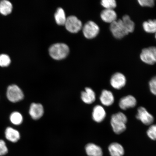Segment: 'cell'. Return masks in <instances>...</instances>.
<instances>
[{
	"instance_id": "8",
	"label": "cell",
	"mask_w": 156,
	"mask_h": 156,
	"mask_svg": "<svg viewBox=\"0 0 156 156\" xmlns=\"http://www.w3.org/2000/svg\"><path fill=\"white\" fill-rule=\"evenodd\" d=\"M136 118L146 126L151 125L154 121L153 116L143 107H140L138 108Z\"/></svg>"
},
{
	"instance_id": "9",
	"label": "cell",
	"mask_w": 156,
	"mask_h": 156,
	"mask_svg": "<svg viewBox=\"0 0 156 156\" xmlns=\"http://www.w3.org/2000/svg\"><path fill=\"white\" fill-rule=\"evenodd\" d=\"M5 140L11 143H16L21 138V134L19 130L12 126H9L5 131Z\"/></svg>"
},
{
	"instance_id": "20",
	"label": "cell",
	"mask_w": 156,
	"mask_h": 156,
	"mask_svg": "<svg viewBox=\"0 0 156 156\" xmlns=\"http://www.w3.org/2000/svg\"><path fill=\"white\" fill-rule=\"evenodd\" d=\"M13 5L10 2L7 0L0 1V13L4 16L11 14L12 12Z\"/></svg>"
},
{
	"instance_id": "15",
	"label": "cell",
	"mask_w": 156,
	"mask_h": 156,
	"mask_svg": "<svg viewBox=\"0 0 156 156\" xmlns=\"http://www.w3.org/2000/svg\"><path fill=\"white\" fill-rule=\"evenodd\" d=\"M85 151L88 156H103V152L100 146L93 143L87 144Z\"/></svg>"
},
{
	"instance_id": "19",
	"label": "cell",
	"mask_w": 156,
	"mask_h": 156,
	"mask_svg": "<svg viewBox=\"0 0 156 156\" xmlns=\"http://www.w3.org/2000/svg\"><path fill=\"white\" fill-rule=\"evenodd\" d=\"M9 119L13 127L21 125L24 120L22 114L17 111H14L11 112L9 115Z\"/></svg>"
},
{
	"instance_id": "3",
	"label": "cell",
	"mask_w": 156,
	"mask_h": 156,
	"mask_svg": "<svg viewBox=\"0 0 156 156\" xmlns=\"http://www.w3.org/2000/svg\"><path fill=\"white\" fill-rule=\"evenodd\" d=\"M69 49L67 44L63 43H57L52 45L49 49L51 57L56 60L63 59L69 53Z\"/></svg>"
},
{
	"instance_id": "10",
	"label": "cell",
	"mask_w": 156,
	"mask_h": 156,
	"mask_svg": "<svg viewBox=\"0 0 156 156\" xmlns=\"http://www.w3.org/2000/svg\"><path fill=\"white\" fill-rule=\"evenodd\" d=\"M126 79L124 75L120 73H116L111 78L110 83L112 87L116 89H120L126 85Z\"/></svg>"
},
{
	"instance_id": "5",
	"label": "cell",
	"mask_w": 156,
	"mask_h": 156,
	"mask_svg": "<svg viewBox=\"0 0 156 156\" xmlns=\"http://www.w3.org/2000/svg\"><path fill=\"white\" fill-rule=\"evenodd\" d=\"M140 57L144 63L153 65L156 63V47L151 46L143 49Z\"/></svg>"
},
{
	"instance_id": "18",
	"label": "cell",
	"mask_w": 156,
	"mask_h": 156,
	"mask_svg": "<svg viewBox=\"0 0 156 156\" xmlns=\"http://www.w3.org/2000/svg\"><path fill=\"white\" fill-rule=\"evenodd\" d=\"M81 99L83 102L87 104H91L96 99L95 93L90 88H86L85 91L81 93Z\"/></svg>"
},
{
	"instance_id": "12",
	"label": "cell",
	"mask_w": 156,
	"mask_h": 156,
	"mask_svg": "<svg viewBox=\"0 0 156 156\" xmlns=\"http://www.w3.org/2000/svg\"><path fill=\"white\" fill-rule=\"evenodd\" d=\"M136 104V101L135 97L131 95L122 97L119 102V106L123 110L133 108Z\"/></svg>"
},
{
	"instance_id": "4",
	"label": "cell",
	"mask_w": 156,
	"mask_h": 156,
	"mask_svg": "<svg viewBox=\"0 0 156 156\" xmlns=\"http://www.w3.org/2000/svg\"><path fill=\"white\" fill-rule=\"evenodd\" d=\"M110 29L113 36L117 39H121L129 34L122 19H119L111 23Z\"/></svg>"
},
{
	"instance_id": "22",
	"label": "cell",
	"mask_w": 156,
	"mask_h": 156,
	"mask_svg": "<svg viewBox=\"0 0 156 156\" xmlns=\"http://www.w3.org/2000/svg\"><path fill=\"white\" fill-rule=\"evenodd\" d=\"M143 27L146 32L150 34L156 33V20H149L143 23Z\"/></svg>"
},
{
	"instance_id": "1",
	"label": "cell",
	"mask_w": 156,
	"mask_h": 156,
	"mask_svg": "<svg viewBox=\"0 0 156 156\" xmlns=\"http://www.w3.org/2000/svg\"><path fill=\"white\" fill-rule=\"evenodd\" d=\"M127 122V118L123 113L119 112L113 115L111 118V124L115 133L119 134L125 131Z\"/></svg>"
},
{
	"instance_id": "30",
	"label": "cell",
	"mask_w": 156,
	"mask_h": 156,
	"mask_svg": "<svg viewBox=\"0 0 156 156\" xmlns=\"http://www.w3.org/2000/svg\"><path fill=\"white\" fill-rule=\"evenodd\" d=\"M155 38L156 39V33H155Z\"/></svg>"
},
{
	"instance_id": "28",
	"label": "cell",
	"mask_w": 156,
	"mask_h": 156,
	"mask_svg": "<svg viewBox=\"0 0 156 156\" xmlns=\"http://www.w3.org/2000/svg\"><path fill=\"white\" fill-rule=\"evenodd\" d=\"M138 3L142 7H153L155 5L154 0H139Z\"/></svg>"
},
{
	"instance_id": "14",
	"label": "cell",
	"mask_w": 156,
	"mask_h": 156,
	"mask_svg": "<svg viewBox=\"0 0 156 156\" xmlns=\"http://www.w3.org/2000/svg\"><path fill=\"white\" fill-rule=\"evenodd\" d=\"M101 17L104 22L111 24L116 20L117 15L114 9H105L101 12Z\"/></svg>"
},
{
	"instance_id": "21",
	"label": "cell",
	"mask_w": 156,
	"mask_h": 156,
	"mask_svg": "<svg viewBox=\"0 0 156 156\" xmlns=\"http://www.w3.org/2000/svg\"><path fill=\"white\" fill-rule=\"evenodd\" d=\"M67 18L64 10L61 8H58L55 14V19L56 23L59 25H64Z\"/></svg>"
},
{
	"instance_id": "24",
	"label": "cell",
	"mask_w": 156,
	"mask_h": 156,
	"mask_svg": "<svg viewBox=\"0 0 156 156\" xmlns=\"http://www.w3.org/2000/svg\"><path fill=\"white\" fill-rule=\"evenodd\" d=\"M11 63L10 57L7 54H0V67L6 68L9 67Z\"/></svg>"
},
{
	"instance_id": "11",
	"label": "cell",
	"mask_w": 156,
	"mask_h": 156,
	"mask_svg": "<svg viewBox=\"0 0 156 156\" xmlns=\"http://www.w3.org/2000/svg\"><path fill=\"white\" fill-rule=\"evenodd\" d=\"M29 113L33 119L38 120L43 115V107L41 104L32 103L30 105Z\"/></svg>"
},
{
	"instance_id": "7",
	"label": "cell",
	"mask_w": 156,
	"mask_h": 156,
	"mask_svg": "<svg viewBox=\"0 0 156 156\" xmlns=\"http://www.w3.org/2000/svg\"><path fill=\"white\" fill-rule=\"evenodd\" d=\"M64 25L69 32L74 34L79 32L83 26L81 21L74 16L68 17Z\"/></svg>"
},
{
	"instance_id": "6",
	"label": "cell",
	"mask_w": 156,
	"mask_h": 156,
	"mask_svg": "<svg viewBox=\"0 0 156 156\" xmlns=\"http://www.w3.org/2000/svg\"><path fill=\"white\" fill-rule=\"evenodd\" d=\"M83 30L85 37L91 39L95 37L98 35L99 28L96 23L92 21H89L86 23Z\"/></svg>"
},
{
	"instance_id": "17",
	"label": "cell",
	"mask_w": 156,
	"mask_h": 156,
	"mask_svg": "<svg viewBox=\"0 0 156 156\" xmlns=\"http://www.w3.org/2000/svg\"><path fill=\"white\" fill-rule=\"evenodd\" d=\"M93 120L97 122H102L106 117V112L100 105H97L93 109L92 114Z\"/></svg>"
},
{
	"instance_id": "16",
	"label": "cell",
	"mask_w": 156,
	"mask_h": 156,
	"mask_svg": "<svg viewBox=\"0 0 156 156\" xmlns=\"http://www.w3.org/2000/svg\"><path fill=\"white\" fill-rule=\"evenodd\" d=\"M100 100L104 106H109L112 105L114 102V97L111 91L104 90L102 91Z\"/></svg>"
},
{
	"instance_id": "26",
	"label": "cell",
	"mask_w": 156,
	"mask_h": 156,
	"mask_svg": "<svg viewBox=\"0 0 156 156\" xmlns=\"http://www.w3.org/2000/svg\"><path fill=\"white\" fill-rule=\"evenodd\" d=\"M149 137L154 141L156 140V124L151 125L149 127L147 132Z\"/></svg>"
},
{
	"instance_id": "13",
	"label": "cell",
	"mask_w": 156,
	"mask_h": 156,
	"mask_svg": "<svg viewBox=\"0 0 156 156\" xmlns=\"http://www.w3.org/2000/svg\"><path fill=\"white\" fill-rule=\"evenodd\" d=\"M108 151L110 156H124L125 150L120 144L117 142H113L108 147Z\"/></svg>"
},
{
	"instance_id": "25",
	"label": "cell",
	"mask_w": 156,
	"mask_h": 156,
	"mask_svg": "<svg viewBox=\"0 0 156 156\" xmlns=\"http://www.w3.org/2000/svg\"><path fill=\"white\" fill-rule=\"evenodd\" d=\"M101 4L105 9H114L117 5L116 1L115 0H102Z\"/></svg>"
},
{
	"instance_id": "27",
	"label": "cell",
	"mask_w": 156,
	"mask_h": 156,
	"mask_svg": "<svg viewBox=\"0 0 156 156\" xmlns=\"http://www.w3.org/2000/svg\"><path fill=\"white\" fill-rule=\"evenodd\" d=\"M8 152V148L5 141L3 139H0V156L6 154Z\"/></svg>"
},
{
	"instance_id": "2",
	"label": "cell",
	"mask_w": 156,
	"mask_h": 156,
	"mask_svg": "<svg viewBox=\"0 0 156 156\" xmlns=\"http://www.w3.org/2000/svg\"><path fill=\"white\" fill-rule=\"evenodd\" d=\"M5 95L7 100L13 104L20 102L24 98L22 89L16 84H12L7 87Z\"/></svg>"
},
{
	"instance_id": "29",
	"label": "cell",
	"mask_w": 156,
	"mask_h": 156,
	"mask_svg": "<svg viewBox=\"0 0 156 156\" xmlns=\"http://www.w3.org/2000/svg\"><path fill=\"white\" fill-rule=\"evenodd\" d=\"M149 85L152 93L156 95V76L152 78L150 81Z\"/></svg>"
},
{
	"instance_id": "23",
	"label": "cell",
	"mask_w": 156,
	"mask_h": 156,
	"mask_svg": "<svg viewBox=\"0 0 156 156\" xmlns=\"http://www.w3.org/2000/svg\"><path fill=\"white\" fill-rule=\"evenodd\" d=\"M122 20L129 33L133 32L135 28V24L130 17L128 15H124Z\"/></svg>"
}]
</instances>
